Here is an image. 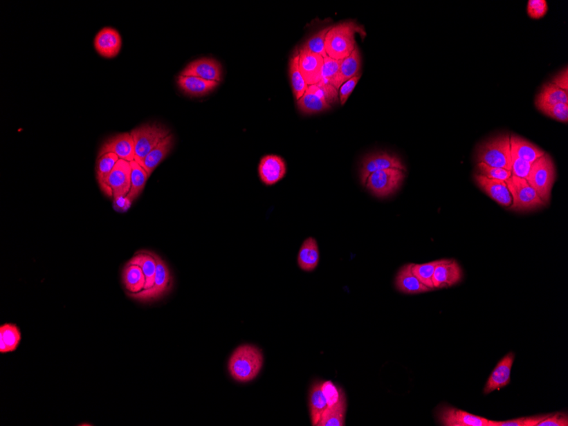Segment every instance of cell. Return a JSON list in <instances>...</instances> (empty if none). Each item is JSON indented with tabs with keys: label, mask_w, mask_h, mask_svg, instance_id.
I'll return each instance as SVG.
<instances>
[{
	"label": "cell",
	"mask_w": 568,
	"mask_h": 426,
	"mask_svg": "<svg viewBox=\"0 0 568 426\" xmlns=\"http://www.w3.org/2000/svg\"><path fill=\"white\" fill-rule=\"evenodd\" d=\"M120 160V158L114 154H107L98 158L96 163V178H98L100 187L109 197H113L109 187L107 186V178L113 172L115 165Z\"/></svg>",
	"instance_id": "cell-31"
},
{
	"label": "cell",
	"mask_w": 568,
	"mask_h": 426,
	"mask_svg": "<svg viewBox=\"0 0 568 426\" xmlns=\"http://www.w3.org/2000/svg\"><path fill=\"white\" fill-rule=\"evenodd\" d=\"M107 154H116L118 158L128 162L135 160V142L131 133H122L107 140L100 150L98 157Z\"/></svg>",
	"instance_id": "cell-12"
},
{
	"label": "cell",
	"mask_w": 568,
	"mask_h": 426,
	"mask_svg": "<svg viewBox=\"0 0 568 426\" xmlns=\"http://www.w3.org/2000/svg\"><path fill=\"white\" fill-rule=\"evenodd\" d=\"M551 84L556 85V87L568 93V69L567 66L562 70L558 74H556L554 79L552 80Z\"/></svg>",
	"instance_id": "cell-47"
},
{
	"label": "cell",
	"mask_w": 568,
	"mask_h": 426,
	"mask_svg": "<svg viewBox=\"0 0 568 426\" xmlns=\"http://www.w3.org/2000/svg\"><path fill=\"white\" fill-rule=\"evenodd\" d=\"M297 106L300 112L306 115L320 113L331 109V105L315 94L310 87H308L302 98L297 101Z\"/></svg>",
	"instance_id": "cell-27"
},
{
	"label": "cell",
	"mask_w": 568,
	"mask_h": 426,
	"mask_svg": "<svg viewBox=\"0 0 568 426\" xmlns=\"http://www.w3.org/2000/svg\"><path fill=\"white\" fill-rule=\"evenodd\" d=\"M462 279V270L455 260H441L433 275L434 288L454 286Z\"/></svg>",
	"instance_id": "cell-19"
},
{
	"label": "cell",
	"mask_w": 568,
	"mask_h": 426,
	"mask_svg": "<svg viewBox=\"0 0 568 426\" xmlns=\"http://www.w3.org/2000/svg\"><path fill=\"white\" fill-rule=\"evenodd\" d=\"M387 169H399L406 172V167L399 157L387 151L367 154L362 160L360 169V179L365 186L367 177L371 174Z\"/></svg>",
	"instance_id": "cell-9"
},
{
	"label": "cell",
	"mask_w": 568,
	"mask_h": 426,
	"mask_svg": "<svg viewBox=\"0 0 568 426\" xmlns=\"http://www.w3.org/2000/svg\"><path fill=\"white\" fill-rule=\"evenodd\" d=\"M131 134L135 142V160L140 165L170 132L161 124H147L133 129Z\"/></svg>",
	"instance_id": "cell-6"
},
{
	"label": "cell",
	"mask_w": 568,
	"mask_h": 426,
	"mask_svg": "<svg viewBox=\"0 0 568 426\" xmlns=\"http://www.w3.org/2000/svg\"><path fill=\"white\" fill-rule=\"evenodd\" d=\"M107 186L115 199L127 197L131 187V162L120 159L107 178Z\"/></svg>",
	"instance_id": "cell-11"
},
{
	"label": "cell",
	"mask_w": 568,
	"mask_h": 426,
	"mask_svg": "<svg viewBox=\"0 0 568 426\" xmlns=\"http://www.w3.org/2000/svg\"><path fill=\"white\" fill-rule=\"evenodd\" d=\"M157 262V270L154 279V285L148 290H143L136 294L128 293L129 297L140 302H152L158 301L172 290L173 284L172 274L165 261L162 260L157 254L152 253Z\"/></svg>",
	"instance_id": "cell-8"
},
{
	"label": "cell",
	"mask_w": 568,
	"mask_h": 426,
	"mask_svg": "<svg viewBox=\"0 0 568 426\" xmlns=\"http://www.w3.org/2000/svg\"><path fill=\"white\" fill-rule=\"evenodd\" d=\"M549 7L545 0H529L526 11L532 19H540L548 12Z\"/></svg>",
	"instance_id": "cell-43"
},
{
	"label": "cell",
	"mask_w": 568,
	"mask_h": 426,
	"mask_svg": "<svg viewBox=\"0 0 568 426\" xmlns=\"http://www.w3.org/2000/svg\"><path fill=\"white\" fill-rule=\"evenodd\" d=\"M299 68L308 86L318 84L321 81L324 57L321 55L311 53L300 47L299 49Z\"/></svg>",
	"instance_id": "cell-14"
},
{
	"label": "cell",
	"mask_w": 568,
	"mask_h": 426,
	"mask_svg": "<svg viewBox=\"0 0 568 426\" xmlns=\"http://www.w3.org/2000/svg\"><path fill=\"white\" fill-rule=\"evenodd\" d=\"M174 147V136L172 134L165 137V139L158 143V145L151 151L140 165L146 170L148 177H150L158 166L165 160L167 156L172 151Z\"/></svg>",
	"instance_id": "cell-23"
},
{
	"label": "cell",
	"mask_w": 568,
	"mask_h": 426,
	"mask_svg": "<svg viewBox=\"0 0 568 426\" xmlns=\"http://www.w3.org/2000/svg\"><path fill=\"white\" fill-rule=\"evenodd\" d=\"M567 103L568 104V93L560 90L556 85L549 83L544 84L535 99V106L538 110L542 107Z\"/></svg>",
	"instance_id": "cell-26"
},
{
	"label": "cell",
	"mask_w": 568,
	"mask_h": 426,
	"mask_svg": "<svg viewBox=\"0 0 568 426\" xmlns=\"http://www.w3.org/2000/svg\"><path fill=\"white\" fill-rule=\"evenodd\" d=\"M128 263L139 266L142 268L144 275L146 277V285H145L144 290H148V288L154 286L157 262H156L152 252H138L136 255H134V257Z\"/></svg>",
	"instance_id": "cell-28"
},
{
	"label": "cell",
	"mask_w": 568,
	"mask_h": 426,
	"mask_svg": "<svg viewBox=\"0 0 568 426\" xmlns=\"http://www.w3.org/2000/svg\"><path fill=\"white\" fill-rule=\"evenodd\" d=\"M511 156L529 162L531 164H533L545 154L538 146L515 135L511 136Z\"/></svg>",
	"instance_id": "cell-22"
},
{
	"label": "cell",
	"mask_w": 568,
	"mask_h": 426,
	"mask_svg": "<svg viewBox=\"0 0 568 426\" xmlns=\"http://www.w3.org/2000/svg\"><path fill=\"white\" fill-rule=\"evenodd\" d=\"M287 173V166L283 158L277 155H266L259 165V176L266 186H273L283 180Z\"/></svg>",
	"instance_id": "cell-15"
},
{
	"label": "cell",
	"mask_w": 568,
	"mask_h": 426,
	"mask_svg": "<svg viewBox=\"0 0 568 426\" xmlns=\"http://www.w3.org/2000/svg\"><path fill=\"white\" fill-rule=\"evenodd\" d=\"M347 396H344L339 403L328 407L321 418L318 426H344L347 416Z\"/></svg>",
	"instance_id": "cell-34"
},
{
	"label": "cell",
	"mask_w": 568,
	"mask_h": 426,
	"mask_svg": "<svg viewBox=\"0 0 568 426\" xmlns=\"http://www.w3.org/2000/svg\"><path fill=\"white\" fill-rule=\"evenodd\" d=\"M122 283L128 293L136 294L144 290L146 277L139 266L127 263L122 272Z\"/></svg>",
	"instance_id": "cell-30"
},
{
	"label": "cell",
	"mask_w": 568,
	"mask_h": 426,
	"mask_svg": "<svg viewBox=\"0 0 568 426\" xmlns=\"http://www.w3.org/2000/svg\"><path fill=\"white\" fill-rule=\"evenodd\" d=\"M477 172L482 176L489 178V179L500 180L506 181L510 179L512 176L510 170L502 168H497V167H491L482 163H478Z\"/></svg>",
	"instance_id": "cell-40"
},
{
	"label": "cell",
	"mask_w": 568,
	"mask_h": 426,
	"mask_svg": "<svg viewBox=\"0 0 568 426\" xmlns=\"http://www.w3.org/2000/svg\"><path fill=\"white\" fill-rule=\"evenodd\" d=\"M330 27L322 28V30L314 33L302 47L311 53L321 55L322 57H328L325 50V40Z\"/></svg>",
	"instance_id": "cell-38"
},
{
	"label": "cell",
	"mask_w": 568,
	"mask_h": 426,
	"mask_svg": "<svg viewBox=\"0 0 568 426\" xmlns=\"http://www.w3.org/2000/svg\"><path fill=\"white\" fill-rule=\"evenodd\" d=\"M538 426H568V414L567 412H558L549 416L541 421Z\"/></svg>",
	"instance_id": "cell-46"
},
{
	"label": "cell",
	"mask_w": 568,
	"mask_h": 426,
	"mask_svg": "<svg viewBox=\"0 0 568 426\" xmlns=\"http://www.w3.org/2000/svg\"><path fill=\"white\" fill-rule=\"evenodd\" d=\"M21 340L20 328L16 324H3L0 327V353L3 354L16 351Z\"/></svg>",
	"instance_id": "cell-32"
},
{
	"label": "cell",
	"mask_w": 568,
	"mask_h": 426,
	"mask_svg": "<svg viewBox=\"0 0 568 426\" xmlns=\"http://www.w3.org/2000/svg\"><path fill=\"white\" fill-rule=\"evenodd\" d=\"M541 113L553 120L567 123L568 121V104L567 103H558V104L542 107L540 109Z\"/></svg>",
	"instance_id": "cell-42"
},
{
	"label": "cell",
	"mask_w": 568,
	"mask_h": 426,
	"mask_svg": "<svg viewBox=\"0 0 568 426\" xmlns=\"http://www.w3.org/2000/svg\"><path fill=\"white\" fill-rule=\"evenodd\" d=\"M299 49L292 55L289 61V77H291L293 93L298 101L308 90V85L304 81L299 68Z\"/></svg>",
	"instance_id": "cell-33"
},
{
	"label": "cell",
	"mask_w": 568,
	"mask_h": 426,
	"mask_svg": "<svg viewBox=\"0 0 568 426\" xmlns=\"http://www.w3.org/2000/svg\"><path fill=\"white\" fill-rule=\"evenodd\" d=\"M441 260L434 261L425 264H412V270L422 284L425 286L435 290L433 285V275L437 266L440 264Z\"/></svg>",
	"instance_id": "cell-37"
},
{
	"label": "cell",
	"mask_w": 568,
	"mask_h": 426,
	"mask_svg": "<svg viewBox=\"0 0 568 426\" xmlns=\"http://www.w3.org/2000/svg\"><path fill=\"white\" fill-rule=\"evenodd\" d=\"M320 254H319L318 244L314 238L306 239L300 247L298 258V266L304 272H313L318 266Z\"/></svg>",
	"instance_id": "cell-24"
},
{
	"label": "cell",
	"mask_w": 568,
	"mask_h": 426,
	"mask_svg": "<svg viewBox=\"0 0 568 426\" xmlns=\"http://www.w3.org/2000/svg\"><path fill=\"white\" fill-rule=\"evenodd\" d=\"M549 414H541L529 417H522L508 421H493L492 426H538Z\"/></svg>",
	"instance_id": "cell-41"
},
{
	"label": "cell",
	"mask_w": 568,
	"mask_h": 426,
	"mask_svg": "<svg viewBox=\"0 0 568 426\" xmlns=\"http://www.w3.org/2000/svg\"><path fill=\"white\" fill-rule=\"evenodd\" d=\"M406 172L399 169H387L371 174L365 187L377 198L390 197L399 190L406 177Z\"/></svg>",
	"instance_id": "cell-7"
},
{
	"label": "cell",
	"mask_w": 568,
	"mask_h": 426,
	"mask_svg": "<svg viewBox=\"0 0 568 426\" xmlns=\"http://www.w3.org/2000/svg\"><path fill=\"white\" fill-rule=\"evenodd\" d=\"M533 164L522 159L511 156V174L519 178L526 179L530 172Z\"/></svg>",
	"instance_id": "cell-44"
},
{
	"label": "cell",
	"mask_w": 568,
	"mask_h": 426,
	"mask_svg": "<svg viewBox=\"0 0 568 426\" xmlns=\"http://www.w3.org/2000/svg\"><path fill=\"white\" fill-rule=\"evenodd\" d=\"M556 178L555 163L549 154L545 153L543 156L533 163L526 180L536 191L544 205H547L551 202V191Z\"/></svg>",
	"instance_id": "cell-4"
},
{
	"label": "cell",
	"mask_w": 568,
	"mask_h": 426,
	"mask_svg": "<svg viewBox=\"0 0 568 426\" xmlns=\"http://www.w3.org/2000/svg\"><path fill=\"white\" fill-rule=\"evenodd\" d=\"M437 416L444 426H492V420L447 405L438 407Z\"/></svg>",
	"instance_id": "cell-10"
},
{
	"label": "cell",
	"mask_w": 568,
	"mask_h": 426,
	"mask_svg": "<svg viewBox=\"0 0 568 426\" xmlns=\"http://www.w3.org/2000/svg\"><path fill=\"white\" fill-rule=\"evenodd\" d=\"M309 407L311 425L318 426L322 414L328 409V402L322 390V382L318 381L311 387L309 392Z\"/></svg>",
	"instance_id": "cell-25"
},
{
	"label": "cell",
	"mask_w": 568,
	"mask_h": 426,
	"mask_svg": "<svg viewBox=\"0 0 568 426\" xmlns=\"http://www.w3.org/2000/svg\"><path fill=\"white\" fill-rule=\"evenodd\" d=\"M340 64L341 60H336V59L329 57H324L322 77L319 83L331 85V86L336 87V90L339 91L338 81H339Z\"/></svg>",
	"instance_id": "cell-36"
},
{
	"label": "cell",
	"mask_w": 568,
	"mask_h": 426,
	"mask_svg": "<svg viewBox=\"0 0 568 426\" xmlns=\"http://www.w3.org/2000/svg\"><path fill=\"white\" fill-rule=\"evenodd\" d=\"M356 33L362 35L363 38L366 35L365 29L356 21H344L331 26L325 40L327 55L336 60L348 57L358 46L355 40Z\"/></svg>",
	"instance_id": "cell-2"
},
{
	"label": "cell",
	"mask_w": 568,
	"mask_h": 426,
	"mask_svg": "<svg viewBox=\"0 0 568 426\" xmlns=\"http://www.w3.org/2000/svg\"><path fill=\"white\" fill-rule=\"evenodd\" d=\"M131 187L127 198L129 202L134 201L143 194L148 179L147 173L136 160L131 162Z\"/></svg>",
	"instance_id": "cell-35"
},
{
	"label": "cell",
	"mask_w": 568,
	"mask_h": 426,
	"mask_svg": "<svg viewBox=\"0 0 568 426\" xmlns=\"http://www.w3.org/2000/svg\"><path fill=\"white\" fill-rule=\"evenodd\" d=\"M95 50L104 58L116 57L120 53L122 39L116 29L104 28L96 35L94 40Z\"/></svg>",
	"instance_id": "cell-18"
},
{
	"label": "cell",
	"mask_w": 568,
	"mask_h": 426,
	"mask_svg": "<svg viewBox=\"0 0 568 426\" xmlns=\"http://www.w3.org/2000/svg\"><path fill=\"white\" fill-rule=\"evenodd\" d=\"M178 86L185 95L192 98H201L214 91L219 85L217 81H209L194 76H183L178 77Z\"/></svg>",
	"instance_id": "cell-21"
},
{
	"label": "cell",
	"mask_w": 568,
	"mask_h": 426,
	"mask_svg": "<svg viewBox=\"0 0 568 426\" xmlns=\"http://www.w3.org/2000/svg\"><path fill=\"white\" fill-rule=\"evenodd\" d=\"M322 390L324 392L328 407H332L339 403L341 399L345 396L344 391L332 382V381H324L322 382Z\"/></svg>",
	"instance_id": "cell-39"
},
{
	"label": "cell",
	"mask_w": 568,
	"mask_h": 426,
	"mask_svg": "<svg viewBox=\"0 0 568 426\" xmlns=\"http://www.w3.org/2000/svg\"><path fill=\"white\" fill-rule=\"evenodd\" d=\"M181 75L194 76L220 83L222 77V68L221 63L215 59L202 58L189 63L187 68L181 73Z\"/></svg>",
	"instance_id": "cell-16"
},
{
	"label": "cell",
	"mask_w": 568,
	"mask_h": 426,
	"mask_svg": "<svg viewBox=\"0 0 568 426\" xmlns=\"http://www.w3.org/2000/svg\"><path fill=\"white\" fill-rule=\"evenodd\" d=\"M474 180L478 187L490 198L500 205L510 208L512 205V197L506 181L489 179L478 173L475 174Z\"/></svg>",
	"instance_id": "cell-13"
},
{
	"label": "cell",
	"mask_w": 568,
	"mask_h": 426,
	"mask_svg": "<svg viewBox=\"0 0 568 426\" xmlns=\"http://www.w3.org/2000/svg\"><path fill=\"white\" fill-rule=\"evenodd\" d=\"M506 183L512 197L511 210L529 212L547 206L526 179L511 176Z\"/></svg>",
	"instance_id": "cell-5"
},
{
	"label": "cell",
	"mask_w": 568,
	"mask_h": 426,
	"mask_svg": "<svg viewBox=\"0 0 568 426\" xmlns=\"http://www.w3.org/2000/svg\"><path fill=\"white\" fill-rule=\"evenodd\" d=\"M477 160L511 172V136L500 134L480 144L477 148Z\"/></svg>",
	"instance_id": "cell-3"
},
{
	"label": "cell",
	"mask_w": 568,
	"mask_h": 426,
	"mask_svg": "<svg viewBox=\"0 0 568 426\" xmlns=\"http://www.w3.org/2000/svg\"><path fill=\"white\" fill-rule=\"evenodd\" d=\"M362 68L361 53L358 46L355 47L354 53L348 57L341 60L339 81H338V88H340L345 82L352 79L355 76L359 75Z\"/></svg>",
	"instance_id": "cell-29"
},
{
	"label": "cell",
	"mask_w": 568,
	"mask_h": 426,
	"mask_svg": "<svg viewBox=\"0 0 568 426\" xmlns=\"http://www.w3.org/2000/svg\"><path fill=\"white\" fill-rule=\"evenodd\" d=\"M412 264L403 266L396 277V290L405 295H418L432 290L419 280L412 270Z\"/></svg>",
	"instance_id": "cell-20"
},
{
	"label": "cell",
	"mask_w": 568,
	"mask_h": 426,
	"mask_svg": "<svg viewBox=\"0 0 568 426\" xmlns=\"http://www.w3.org/2000/svg\"><path fill=\"white\" fill-rule=\"evenodd\" d=\"M515 357L513 353H510L501 359L486 383L484 394L488 395L493 391H500L511 383V373Z\"/></svg>",
	"instance_id": "cell-17"
},
{
	"label": "cell",
	"mask_w": 568,
	"mask_h": 426,
	"mask_svg": "<svg viewBox=\"0 0 568 426\" xmlns=\"http://www.w3.org/2000/svg\"><path fill=\"white\" fill-rule=\"evenodd\" d=\"M360 77H361V74L352 77V79L349 80L347 82L341 85L339 89V101L341 106L345 105L348 98H350V95L355 90L356 84H358L360 80Z\"/></svg>",
	"instance_id": "cell-45"
},
{
	"label": "cell",
	"mask_w": 568,
	"mask_h": 426,
	"mask_svg": "<svg viewBox=\"0 0 568 426\" xmlns=\"http://www.w3.org/2000/svg\"><path fill=\"white\" fill-rule=\"evenodd\" d=\"M264 364V355L253 344H242L233 351L228 361V371L234 380L250 382L258 376Z\"/></svg>",
	"instance_id": "cell-1"
}]
</instances>
